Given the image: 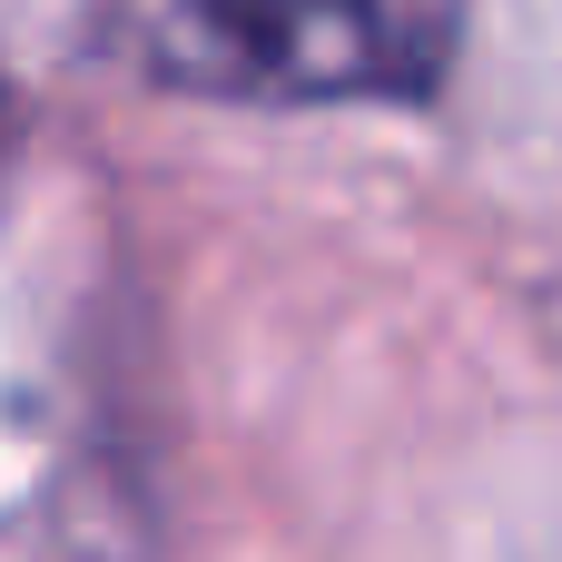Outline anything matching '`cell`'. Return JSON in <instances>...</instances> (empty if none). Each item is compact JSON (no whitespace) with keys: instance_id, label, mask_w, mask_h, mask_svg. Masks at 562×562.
<instances>
[{"instance_id":"6da1fadb","label":"cell","mask_w":562,"mask_h":562,"mask_svg":"<svg viewBox=\"0 0 562 562\" xmlns=\"http://www.w3.org/2000/svg\"><path fill=\"white\" fill-rule=\"evenodd\" d=\"M138 40L158 79L207 99H425L454 69L464 0H158Z\"/></svg>"}]
</instances>
